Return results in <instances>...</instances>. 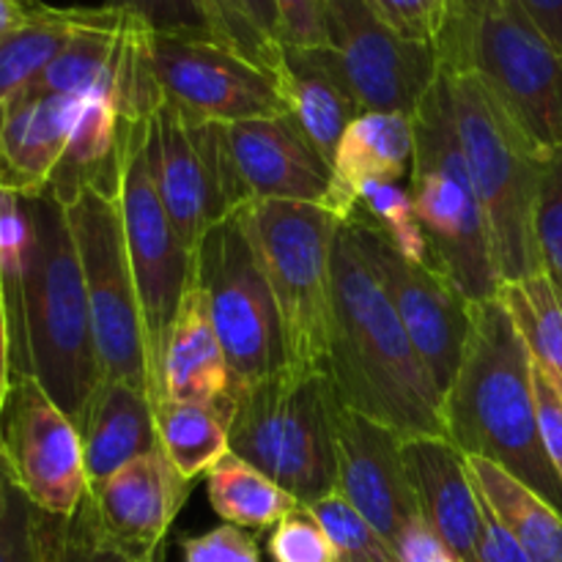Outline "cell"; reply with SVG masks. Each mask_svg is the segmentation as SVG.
<instances>
[{
    "instance_id": "obj_11",
    "label": "cell",
    "mask_w": 562,
    "mask_h": 562,
    "mask_svg": "<svg viewBox=\"0 0 562 562\" xmlns=\"http://www.w3.org/2000/svg\"><path fill=\"white\" fill-rule=\"evenodd\" d=\"M148 170L192 256L214 225L252 203L231 148L228 124L195 119L168 99L148 121Z\"/></svg>"
},
{
    "instance_id": "obj_41",
    "label": "cell",
    "mask_w": 562,
    "mask_h": 562,
    "mask_svg": "<svg viewBox=\"0 0 562 562\" xmlns=\"http://www.w3.org/2000/svg\"><path fill=\"white\" fill-rule=\"evenodd\" d=\"M184 562H261L258 541L236 525H220L203 536L179 538Z\"/></svg>"
},
{
    "instance_id": "obj_44",
    "label": "cell",
    "mask_w": 562,
    "mask_h": 562,
    "mask_svg": "<svg viewBox=\"0 0 562 562\" xmlns=\"http://www.w3.org/2000/svg\"><path fill=\"white\" fill-rule=\"evenodd\" d=\"M477 499H481V541H477V558H481V562H530L521 543L514 538V532L494 514V508L483 497L481 488H477Z\"/></svg>"
},
{
    "instance_id": "obj_32",
    "label": "cell",
    "mask_w": 562,
    "mask_h": 562,
    "mask_svg": "<svg viewBox=\"0 0 562 562\" xmlns=\"http://www.w3.org/2000/svg\"><path fill=\"white\" fill-rule=\"evenodd\" d=\"M360 209L387 234L401 256L417 263H431L426 234L417 223L409 190L390 181H368L360 190Z\"/></svg>"
},
{
    "instance_id": "obj_19",
    "label": "cell",
    "mask_w": 562,
    "mask_h": 562,
    "mask_svg": "<svg viewBox=\"0 0 562 562\" xmlns=\"http://www.w3.org/2000/svg\"><path fill=\"white\" fill-rule=\"evenodd\" d=\"M228 135L252 201L327 206L335 181L333 165L289 113L228 124Z\"/></svg>"
},
{
    "instance_id": "obj_45",
    "label": "cell",
    "mask_w": 562,
    "mask_h": 562,
    "mask_svg": "<svg viewBox=\"0 0 562 562\" xmlns=\"http://www.w3.org/2000/svg\"><path fill=\"white\" fill-rule=\"evenodd\" d=\"M393 549L401 562H459L456 554L445 547L442 538L423 521V516H417V519L401 532V538L395 541Z\"/></svg>"
},
{
    "instance_id": "obj_48",
    "label": "cell",
    "mask_w": 562,
    "mask_h": 562,
    "mask_svg": "<svg viewBox=\"0 0 562 562\" xmlns=\"http://www.w3.org/2000/svg\"><path fill=\"white\" fill-rule=\"evenodd\" d=\"M11 384V318L5 305V291L0 283V412H3L5 395Z\"/></svg>"
},
{
    "instance_id": "obj_29",
    "label": "cell",
    "mask_w": 562,
    "mask_h": 562,
    "mask_svg": "<svg viewBox=\"0 0 562 562\" xmlns=\"http://www.w3.org/2000/svg\"><path fill=\"white\" fill-rule=\"evenodd\" d=\"M88 9H53L42 5L31 20L0 38V104L31 86L55 55L69 44Z\"/></svg>"
},
{
    "instance_id": "obj_46",
    "label": "cell",
    "mask_w": 562,
    "mask_h": 562,
    "mask_svg": "<svg viewBox=\"0 0 562 562\" xmlns=\"http://www.w3.org/2000/svg\"><path fill=\"white\" fill-rule=\"evenodd\" d=\"M530 25L562 53V0H514Z\"/></svg>"
},
{
    "instance_id": "obj_22",
    "label": "cell",
    "mask_w": 562,
    "mask_h": 562,
    "mask_svg": "<svg viewBox=\"0 0 562 562\" xmlns=\"http://www.w3.org/2000/svg\"><path fill=\"white\" fill-rule=\"evenodd\" d=\"M77 431L82 439L88 486L108 481L140 456L162 448L151 395L115 379H102L97 384Z\"/></svg>"
},
{
    "instance_id": "obj_13",
    "label": "cell",
    "mask_w": 562,
    "mask_h": 562,
    "mask_svg": "<svg viewBox=\"0 0 562 562\" xmlns=\"http://www.w3.org/2000/svg\"><path fill=\"white\" fill-rule=\"evenodd\" d=\"M0 456L11 481L49 516H75L88 494L82 439L66 412L25 371H11L0 412Z\"/></svg>"
},
{
    "instance_id": "obj_18",
    "label": "cell",
    "mask_w": 562,
    "mask_h": 562,
    "mask_svg": "<svg viewBox=\"0 0 562 562\" xmlns=\"http://www.w3.org/2000/svg\"><path fill=\"white\" fill-rule=\"evenodd\" d=\"M338 486L379 532L395 547L401 532L420 516L404 464V437L384 423L335 401Z\"/></svg>"
},
{
    "instance_id": "obj_36",
    "label": "cell",
    "mask_w": 562,
    "mask_h": 562,
    "mask_svg": "<svg viewBox=\"0 0 562 562\" xmlns=\"http://www.w3.org/2000/svg\"><path fill=\"white\" fill-rule=\"evenodd\" d=\"M0 562H44V510L14 481L0 510Z\"/></svg>"
},
{
    "instance_id": "obj_7",
    "label": "cell",
    "mask_w": 562,
    "mask_h": 562,
    "mask_svg": "<svg viewBox=\"0 0 562 562\" xmlns=\"http://www.w3.org/2000/svg\"><path fill=\"white\" fill-rule=\"evenodd\" d=\"M283 322L289 366L324 371L333 335V247L340 220L294 201H252L241 209Z\"/></svg>"
},
{
    "instance_id": "obj_28",
    "label": "cell",
    "mask_w": 562,
    "mask_h": 562,
    "mask_svg": "<svg viewBox=\"0 0 562 562\" xmlns=\"http://www.w3.org/2000/svg\"><path fill=\"white\" fill-rule=\"evenodd\" d=\"M206 492L214 514L241 530L278 527L291 510L300 508L289 492L234 453L206 472Z\"/></svg>"
},
{
    "instance_id": "obj_34",
    "label": "cell",
    "mask_w": 562,
    "mask_h": 562,
    "mask_svg": "<svg viewBox=\"0 0 562 562\" xmlns=\"http://www.w3.org/2000/svg\"><path fill=\"white\" fill-rule=\"evenodd\" d=\"M104 5L140 20L154 36L220 42L203 0H108ZM223 44V42H220Z\"/></svg>"
},
{
    "instance_id": "obj_20",
    "label": "cell",
    "mask_w": 562,
    "mask_h": 562,
    "mask_svg": "<svg viewBox=\"0 0 562 562\" xmlns=\"http://www.w3.org/2000/svg\"><path fill=\"white\" fill-rule=\"evenodd\" d=\"M82 99L20 91L0 104V195L36 198L49 190Z\"/></svg>"
},
{
    "instance_id": "obj_26",
    "label": "cell",
    "mask_w": 562,
    "mask_h": 562,
    "mask_svg": "<svg viewBox=\"0 0 562 562\" xmlns=\"http://www.w3.org/2000/svg\"><path fill=\"white\" fill-rule=\"evenodd\" d=\"M231 406H234L231 393L214 404L170 398L154 401L159 445H162L170 464L187 481H198L231 453Z\"/></svg>"
},
{
    "instance_id": "obj_21",
    "label": "cell",
    "mask_w": 562,
    "mask_h": 562,
    "mask_svg": "<svg viewBox=\"0 0 562 562\" xmlns=\"http://www.w3.org/2000/svg\"><path fill=\"white\" fill-rule=\"evenodd\" d=\"M404 464L415 488L423 521L445 541L459 562H481V499L467 456L450 439H404Z\"/></svg>"
},
{
    "instance_id": "obj_14",
    "label": "cell",
    "mask_w": 562,
    "mask_h": 562,
    "mask_svg": "<svg viewBox=\"0 0 562 562\" xmlns=\"http://www.w3.org/2000/svg\"><path fill=\"white\" fill-rule=\"evenodd\" d=\"M327 49L362 113L412 115L439 77V55L395 33L371 0H324Z\"/></svg>"
},
{
    "instance_id": "obj_16",
    "label": "cell",
    "mask_w": 562,
    "mask_h": 562,
    "mask_svg": "<svg viewBox=\"0 0 562 562\" xmlns=\"http://www.w3.org/2000/svg\"><path fill=\"white\" fill-rule=\"evenodd\" d=\"M151 60L165 99L195 119L239 124L289 113L280 77L228 44L151 36Z\"/></svg>"
},
{
    "instance_id": "obj_3",
    "label": "cell",
    "mask_w": 562,
    "mask_h": 562,
    "mask_svg": "<svg viewBox=\"0 0 562 562\" xmlns=\"http://www.w3.org/2000/svg\"><path fill=\"white\" fill-rule=\"evenodd\" d=\"M442 420L461 453L503 467L562 516V477L538 431L530 349L499 300L472 305L470 344Z\"/></svg>"
},
{
    "instance_id": "obj_51",
    "label": "cell",
    "mask_w": 562,
    "mask_h": 562,
    "mask_svg": "<svg viewBox=\"0 0 562 562\" xmlns=\"http://www.w3.org/2000/svg\"><path fill=\"white\" fill-rule=\"evenodd\" d=\"M22 5H27V9H38V5H44L42 0H20Z\"/></svg>"
},
{
    "instance_id": "obj_42",
    "label": "cell",
    "mask_w": 562,
    "mask_h": 562,
    "mask_svg": "<svg viewBox=\"0 0 562 562\" xmlns=\"http://www.w3.org/2000/svg\"><path fill=\"white\" fill-rule=\"evenodd\" d=\"M283 47H327L324 0H274Z\"/></svg>"
},
{
    "instance_id": "obj_47",
    "label": "cell",
    "mask_w": 562,
    "mask_h": 562,
    "mask_svg": "<svg viewBox=\"0 0 562 562\" xmlns=\"http://www.w3.org/2000/svg\"><path fill=\"white\" fill-rule=\"evenodd\" d=\"M241 5L247 16L252 20V25L263 33L267 38H272L274 44H280V20H278V5L274 0H236ZM283 47V44H280Z\"/></svg>"
},
{
    "instance_id": "obj_1",
    "label": "cell",
    "mask_w": 562,
    "mask_h": 562,
    "mask_svg": "<svg viewBox=\"0 0 562 562\" xmlns=\"http://www.w3.org/2000/svg\"><path fill=\"white\" fill-rule=\"evenodd\" d=\"M324 371L349 409L384 423L404 439H448L442 393L346 223L333 247V335Z\"/></svg>"
},
{
    "instance_id": "obj_49",
    "label": "cell",
    "mask_w": 562,
    "mask_h": 562,
    "mask_svg": "<svg viewBox=\"0 0 562 562\" xmlns=\"http://www.w3.org/2000/svg\"><path fill=\"white\" fill-rule=\"evenodd\" d=\"M38 9H42V5H38ZM38 9H27V5H22L20 0H0V38H3L5 33L16 31L22 22L31 20L33 11Z\"/></svg>"
},
{
    "instance_id": "obj_17",
    "label": "cell",
    "mask_w": 562,
    "mask_h": 562,
    "mask_svg": "<svg viewBox=\"0 0 562 562\" xmlns=\"http://www.w3.org/2000/svg\"><path fill=\"white\" fill-rule=\"evenodd\" d=\"M192 488L195 481H187L159 448L88 486L77 514L99 543L132 560H151L165 552V536Z\"/></svg>"
},
{
    "instance_id": "obj_35",
    "label": "cell",
    "mask_w": 562,
    "mask_h": 562,
    "mask_svg": "<svg viewBox=\"0 0 562 562\" xmlns=\"http://www.w3.org/2000/svg\"><path fill=\"white\" fill-rule=\"evenodd\" d=\"M203 5H206V14L220 42L280 77V71H283V47L263 36L236 0H203Z\"/></svg>"
},
{
    "instance_id": "obj_9",
    "label": "cell",
    "mask_w": 562,
    "mask_h": 562,
    "mask_svg": "<svg viewBox=\"0 0 562 562\" xmlns=\"http://www.w3.org/2000/svg\"><path fill=\"white\" fill-rule=\"evenodd\" d=\"M195 283L209 300L231 371V390L289 366L272 285L241 212L214 225L195 250Z\"/></svg>"
},
{
    "instance_id": "obj_25",
    "label": "cell",
    "mask_w": 562,
    "mask_h": 562,
    "mask_svg": "<svg viewBox=\"0 0 562 562\" xmlns=\"http://www.w3.org/2000/svg\"><path fill=\"white\" fill-rule=\"evenodd\" d=\"M280 93L291 119L302 126L329 165L351 121L362 113L360 102L340 77L327 47H283Z\"/></svg>"
},
{
    "instance_id": "obj_40",
    "label": "cell",
    "mask_w": 562,
    "mask_h": 562,
    "mask_svg": "<svg viewBox=\"0 0 562 562\" xmlns=\"http://www.w3.org/2000/svg\"><path fill=\"white\" fill-rule=\"evenodd\" d=\"M371 5L395 33L409 42L437 47L448 0H371Z\"/></svg>"
},
{
    "instance_id": "obj_31",
    "label": "cell",
    "mask_w": 562,
    "mask_h": 562,
    "mask_svg": "<svg viewBox=\"0 0 562 562\" xmlns=\"http://www.w3.org/2000/svg\"><path fill=\"white\" fill-rule=\"evenodd\" d=\"M333 541L340 562H401L387 538L338 492L307 505Z\"/></svg>"
},
{
    "instance_id": "obj_37",
    "label": "cell",
    "mask_w": 562,
    "mask_h": 562,
    "mask_svg": "<svg viewBox=\"0 0 562 562\" xmlns=\"http://www.w3.org/2000/svg\"><path fill=\"white\" fill-rule=\"evenodd\" d=\"M536 239L543 272L562 291V151L543 162L536 209Z\"/></svg>"
},
{
    "instance_id": "obj_38",
    "label": "cell",
    "mask_w": 562,
    "mask_h": 562,
    "mask_svg": "<svg viewBox=\"0 0 562 562\" xmlns=\"http://www.w3.org/2000/svg\"><path fill=\"white\" fill-rule=\"evenodd\" d=\"M44 562H165V552L151 560H132L99 543L80 514L69 519L44 514Z\"/></svg>"
},
{
    "instance_id": "obj_24",
    "label": "cell",
    "mask_w": 562,
    "mask_h": 562,
    "mask_svg": "<svg viewBox=\"0 0 562 562\" xmlns=\"http://www.w3.org/2000/svg\"><path fill=\"white\" fill-rule=\"evenodd\" d=\"M412 157H415L412 115L360 113L349 124L335 154V181L324 209L346 223L360 206L362 187L368 181L398 184L406 173H412Z\"/></svg>"
},
{
    "instance_id": "obj_43",
    "label": "cell",
    "mask_w": 562,
    "mask_h": 562,
    "mask_svg": "<svg viewBox=\"0 0 562 562\" xmlns=\"http://www.w3.org/2000/svg\"><path fill=\"white\" fill-rule=\"evenodd\" d=\"M532 395H536L538 431H541L543 450L562 477V390L538 362H532Z\"/></svg>"
},
{
    "instance_id": "obj_33",
    "label": "cell",
    "mask_w": 562,
    "mask_h": 562,
    "mask_svg": "<svg viewBox=\"0 0 562 562\" xmlns=\"http://www.w3.org/2000/svg\"><path fill=\"white\" fill-rule=\"evenodd\" d=\"M508 0H448L442 31L437 38L439 69L442 71H472L475 60L477 33L483 22L499 11Z\"/></svg>"
},
{
    "instance_id": "obj_50",
    "label": "cell",
    "mask_w": 562,
    "mask_h": 562,
    "mask_svg": "<svg viewBox=\"0 0 562 562\" xmlns=\"http://www.w3.org/2000/svg\"><path fill=\"white\" fill-rule=\"evenodd\" d=\"M9 483H11V475H9V470H5V461H3V456H0V510H3V503H5V492H9Z\"/></svg>"
},
{
    "instance_id": "obj_6",
    "label": "cell",
    "mask_w": 562,
    "mask_h": 562,
    "mask_svg": "<svg viewBox=\"0 0 562 562\" xmlns=\"http://www.w3.org/2000/svg\"><path fill=\"white\" fill-rule=\"evenodd\" d=\"M445 75L472 187L492 234L499 280L514 283L543 272L536 209L547 159L521 135L497 93L475 69Z\"/></svg>"
},
{
    "instance_id": "obj_4",
    "label": "cell",
    "mask_w": 562,
    "mask_h": 562,
    "mask_svg": "<svg viewBox=\"0 0 562 562\" xmlns=\"http://www.w3.org/2000/svg\"><path fill=\"white\" fill-rule=\"evenodd\" d=\"M415 157L409 195L428 241L431 267L439 269L472 305L499 294L497 261L486 214L472 187L464 148L456 130L450 80L439 71L431 91L412 113Z\"/></svg>"
},
{
    "instance_id": "obj_8",
    "label": "cell",
    "mask_w": 562,
    "mask_h": 562,
    "mask_svg": "<svg viewBox=\"0 0 562 562\" xmlns=\"http://www.w3.org/2000/svg\"><path fill=\"white\" fill-rule=\"evenodd\" d=\"M60 203L80 256L102 379L126 382L151 395L146 333L126 252L119 184H82Z\"/></svg>"
},
{
    "instance_id": "obj_5",
    "label": "cell",
    "mask_w": 562,
    "mask_h": 562,
    "mask_svg": "<svg viewBox=\"0 0 562 562\" xmlns=\"http://www.w3.org/2000/svg\"><path fill=\"white\" fill-rule=\"evenodd\" d=\"M231 453L261 470L300 505L338 486L335 395L327 371L285 366L231 390Z\"/></svg>"
},
{
    "instance_id": "obj_10",
    "label": "cell",
    "mask_w": 562,
    "mask_h": 562,
    "mask_svg": "<svg viewBox=\"0 0 562 562\" xmlns=\"http://www.w3.org/2000/svg\"><path fill=\"white\" fill-rule=\"evenodd\" d=\"M121 223L146 333L151 398L170 327L195 274V256L170 223L148 170V121H121Z\"/></svg>"
},
{
    "instance_id": "obj_27",
    "label": "cell",
    "mask_w": 562,
    "mask_h": 562,
    "mask_svg": "<svg viewBox=\"0 0 562 562\" xmlns=\"http://www.w3.org/2000/svg\"><path fill=\"white\" fill-rule=\"evenodd\" d=\"M467 467L530 562H562V516L558 510L492 461L467 456Z\"/></svg>"
},
{
    "instance_id": "obj_39",
    "label": "cell",
    "mask_w": 562,
    "mask_h": 562,
    "mask_svg": "<svg viewBox=\"0 0 562 562\" xmlns=\"http://www.w3.org/2000/svg\"><path fill=\"white\" fill-rule=\"evenodd\" d=\"M272 562H340L333 541L311 508L291 510L269 536Z\"/></svg>"
},
{
    "instance_id": "obj_2",
    "label": "cell",
    "mask_w": 562,
    "mask_h": 562,
    "mask_svg": "<svg viewBox=\"0 0 562 562\" xmlns=\"http://www.w3.org/2000/svg\"><path fill=\"white\" fill-rule=\"evenodd\" d=\"M22 203L31 245L20 291L9 302L11 371L31 373L77 426L102 382L80 256L64 203L53 192Z\"/></svg>"
},
{
    "instance_id": "obj_12",
    "label": "cell",
    "mask_w": 562,
    "mask_h": 562,
    "mask_svg": "<svg viewBox=\"0 0 562 562\" xmlns=\"http://www.w3.org/2000/svg\"><path fill=\"white\" fill-rule=\"evenodd\" d=\"M346 225L368 267L387 291L393 311L398 313L417 357L445 401L470 344L472 302L431 263L401 256L387 234L360 206Z\"/></svg>"
},
{
    "instance_id": "obj_23",
    "label": "cell",
    "mask_w": 562,
    "mask_h": 562,
    "mask_svg": "<svg viewBox=\"0 0 562 562\" xmlns=\"http://www.w3.org/2000/svg\"><path fill=\"white\" fill-rule=\"evenodd\" d=\"M231 393V371L201 285H187L170 327L154 398L214 404Z\"/></svg>"
},
{
    "instance_id": "obj_30",
    "label": "cell",
    "mask_w": 562,
    "mask_h": 562,
    "mask_svg": "<svg viewBox=\"0 0 562 562\" xmlns=\"http://www.w3.org/2000/svg\"><path fill=\"white\" fill-rule=\"evenodd\" d=\"M497 300L514 318L532 362L562 390V291L547 272H538L499 285Z\"/></svg>"
},
{
    "instance_id": "obj_15",
    "label": "cell",
    "mask_w": 562,
    "mask_h": 562,
    "mask_svg": "<svg viewBox=\"0 0 562 562\" xmlns=\"http://www.w3.org/2000/svg\"><path fill=\"white\" fill-rule=\"evenodd\" d=\"M472 69L543 159L562 151V53L530 25L514 0L483 22Z\"/></svg>"
}]
</instances>
